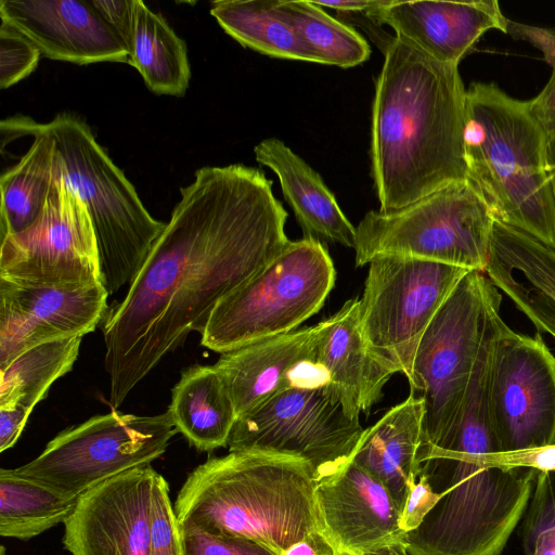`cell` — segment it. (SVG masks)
<instances>
[{
	"mask_svg": "<svg viewBox=\"0 0 555 555\" xmlns=\"http://www.w3.org/2000/svg\"><path fill=\"white\" fill-rule=\"evenodd\" d=\"M287 216L260 169L195 172L126 296L102 322L113 408L289 244Z\"/></svg>",
	"mask_w": 555,
	"mask_h": 555,
	"instance_id": "1",
	"label": "cell"
},
{
	"mask_svg": "<svg viewBox=\"0 0 555 555\" xmlns=\"http://www.w3.org/2000/svg\"><path fill=\"white\" fill-rule=\"evenodd\" d=\"M555 527V472H537L522 524V544L530 555L537 537Z\"/></svg>",
	"mask_w": 555,
	"mask_h": 555,
	"instance_id": "34",
	"label": "cell"
},
{
	"mask_svg": "<svg viewBox=\"0 0 555 555\" xmlns=\"http://www.w3.org/2000/svg\"><path fill=\"white\" fill-rule=\"evenodd\" d=\"M180 534L183 555H278L243 538L214 535L195 528H180Z\"/></svg>",
	"mask_w": 555,
	"mask_h": 555,
	"instance_id": "35",
	"label": "cell"
},
{
	"mask_svg": "<svg viewBox=\"0 0 555 555\" xmlns=\"http://www.w3.org/2000/svg\"><path fill=\"white\" fill-rule=\"evenodd\" d=\"M133 1L134 0H92L94 7L99 10L104 20L118 34L127 51H129L132 40Z\"/></svg>",
	"mask_w": 555,
	"mask_h": 555,
	"instance_id": "38",
	"label": "cell"
},
{
	"mask_svg": "<svg viewBox=\"0 0 555 555\" xmlns=\"http://www.w3.org/2000/svg\"><path fill=\"white\" fill-rule=\"evenodd\" d=\"M81 339L76 336L35 346L0 370V406L20 404L33 412L50 386L72 371Z\"/></svg>",
	"mask_w": 555,
	"mask_h": 555,
	"instance_id": "30",
	"label": "cell"
},
{
	"mask_svg": "<svg viewBox=\"0 0 555 555\" xmlns=\"http://www.w3.org/2000/svg\"><path fill=\"white\" fill-rule=\"evenodd\" d=\"M477 455L421 443L418 475L440 500L405 534L409 555H501L526 513L537 470L486 466Z\"/></svg>",
	"mask_w": 555,
	"mask_h": 555,
	"instance_id": "5",
	"label": "cell"
},
{
	"mask_svg": "<svg viewBox=\"0 0 555 555\" xmlns=\"http://www.w3.org/2000/svg\"><path fill=\"white\" fill-rule=\"evenodd\" d=\"M210 14L244 47L272 57L321 63L279 12L275 0L214 1Z\"/></svg>",
	"mask_w": 555,
	"mask_h": 555,
	"instance_id": "28",
	"label": "cell"
},
{
	"mask_svg": "<svg viewBox=\"0 0 555 555\" xmlns=\"http://www.w3.org/2000/svg\"><path fill=\"white\" fill-rule=\"evenodd\" d=\"M281 555H338L322 532H315L293 544Z\"/></svg>",
	"mask_w": 555,
	"mask_h": 555,
	"instance_id": "42",
	"label": "cell"
},
{
	"mask_svg": "<svg viewBox=\"0 0 555 555\" xmlns=\"http://www.w3.org/2000/svg\"><path fill=\"white\" fill-rule=\"evenodd\" d=\"M390 0H358V1H318L313 2L323 9H333L340 13L367 14L389 3Z\"/></svg>",
	"mask_w": 555,
	"mask_h": 555,
	"instance_id": "43",
	"label": "cell"
},
{
	"mask_svg": "<svg viewBox=\"0 0 555 555\" xmlns=\"http://www.w3.org/2000/svg\"><path fill=\"white\" fill-rule=\"evenodd\" d=\"M156 475L151 465L138 467L81 494L64 522L66 550L72 555H149Z\"/></svg>",
	"mask_w": 555,
	"mask_h": 555,
	"instance_id": "16",
	"label": "cell"
},
{
	"mask_svg": "<svg viewBox=\"0 0 555 555\" xmlns=\"http://www.w3.org/2000/svg\"><path fill=\"white\" fill-rule=\"evenodd\" d=\"M317 483L301 461L234 451L197 466L178 492L173 508L180 528L243 538L281 555L322 532Z\"/></svg>",
	"mask_w": 555,
	"mask_h": 555,
	"instance_id": "3",
	"label": "cell"
},
{
	"mask_svg": "<svg viewBox=\"0 0 555 555\" xmlns=\"http://www.w3.org/2000/svg\"><path fill=\"white\" fill-rule=\"evenodd\" d=\"M424 402L411 392L364 429L352 460L378 478L390 492L400 514L417 479Z\"/></svg>",
	"mask_w": 555,
	"mask_h": 555,
	"instance_id": "24",
	"label": "cell"
},
{
	"mask_svg": "<svg viewBox=\"0 0 555 555\" xmlns=\"http://www.w3.org/2000/svg\"><path fill=\"white\" fill-rule=\"evenodd\" d=\"M399 555H409L404 545L399 546Z\"/></svg>",
	"mask_w": 555,
	"mask_h": 555,
	"instance_id": "47",
	"label": "cell"
},
{
	"mask_svg": "<svg viewBox=\"0 0 555 555\" xmlns=\"http://www.w3.org/2000/svg\"><path fill=\"white\" fill-rule=\"evenodd\" d=\"M439 500L440 495L431 489L427 479L418 475L400 514L401 527L405 534L421 525Z\"/></svg>",
	"mask_w": 555,
	"mask_h": 555,
	"instance_id": "37",
	"label": "cell"
},
{
	"mask_svg": "<svg viewBox=\"0 0 555 555\" xmlns=\"http://www.w3.org/2000/svg\"><path fill=\"white\" fill-rule=\"evenodd\" d=\"M40 51L4 22L0 26V87L5 89L31 74Z\"/></svg>",
	"mask_w": 555,
	"mask_h": 555,
	"instance_id": "33",
	"label": "cell"
},
{
	"mask_svg": "<svg viewBox=\"0 0 555 555\" xmlns=\"http://www.w3.org/2000/svg\"><path fill=\"white\" fill-rule=\"evenodd\" d=\"M31 411L20 404L0 406V451L12 448L21 436Z\"/></svg>",
	"mask_w": 555,
	"mask_h": 555,
	"instance_id": "40",
	"label": "cell"
},
{
	"mask_svg": "<svg viewBox=\"0 0 555 555\" xmlns=\"http://www.w3.org/2000/svg\"><path fill=\"white\" fill-rule=\"evenodd\" d=\"M128 64L137 68L151 91L182 96L191 77L186 44L160 13L133 1L132 40Z\"/></svg>",
	"mask_w": 555,
	"mask_h": 555,
	"instance_id": "27",
	"label": "cell"
},
{
	"mask_svg": "<svg viewBox=\"0 0 555 555\" xmlns=\"http://www.w3.org/2000/svg\"><path fill=\"white\" fill-rule=\"evenodd\" d=\"M149 555H183L167 480L157 473L152 494Z\"/></svg>",
	"mask_w": 555,
	"mask_h": 555,
	"instance_id": "32",
	"label": "cell"
},
{
	"mask_svg": "<svg viewBox=\"0 0 555 555\" xmlns=\"http://www.w3.org/2000/svg\"><path fill=\"white\" fill-rule=\"evenodd\" d=\"M494 217L478 192L460 181L393 210H371L356 227V266L401 256L485 271Z\"/></svg>",
	"mask_w": 555,
	"mask_h": 555,
	"instance_id": "8",
	"label": "cell"
},
{
	"mask_svg": "<svg viewBox=\"0 0 555 555\" xmlns=\"http://www.w3.org/2000/svg\"><path fill=\"white\" fill-rule=\"evenodd\" d=\"M463 147L467 181L494 220L555 248V175L548 139L530 108L492 82L465 93Z\"/></svg>",
	"mask_w": 555,
	"mask_h": 555,
	"instance_id": "4",
	"label": "cell"
},
{
	"mask_svg": "<svg viewBox=\"0 0 555 555\" xmlns=\"http://www.w3.org/2000/svg\"><path fill=\"white\" fill-rule=\"evenodd\" d=\"M320 528L338 555L403 544L400 512L384 483L352 459L315 487Z\"/></svg>",
	"mask_w": 555,
	"mask_h": 555,
	"instance_id": "17",
	"label": "cell"
},
{
	"mask_svg": "<svg viewBox=\"0 0 555 555\" xmlns=\"http://www.w3.org/2000/svg\"><path fill=\"white\" fill-rule=\"evenodd\" d=\"M477 457L486 466L555 472V443L515 451L489 452L478 454Z\"/></svg>",
	"mask_w": 555,
	"mask_h": 555,
	"instance_id": "36",
	"label": "cell"
},
{
	"mask_svg": "<svg viewBox=\"0 0 555 555\" xmlns=\"http://www.w3.org/2000/svg\"><path fill=\"white\" fill-rule=\"evenodd\" d=\"M108 296L102 283L27 285L0 278V370L35 346L93 332Z\"/></svg>",
	"mask_w": 555,
	"mask_h": 555,
	"instance_id": "15",
	"label": "cell"
},
{
	"mask_svg": "<svg viewBox=\"0 0 555 555\" xmlns=\"http://www.w3.org/2000/svg\"><path fill=\"white\" fill-rule=\"evenodd\" d=\"M359 415L331 383L288 386L237 417L229 452L301 461L319 482L352 459L364 433Z\"/></svg>",
	"mask_w": 555,
	"mask_h": 555,
	"instance_id": "9",
	"label": "cell"
},
{
	"mask_svg": "<svg viewBox=\"0 0 555 555\" xmlns=\"http://www.w3.org/2000/svg\"><path fill=\"white\" fill-rule=\"evenodd\" d=\"M168 412L178 433L199 451L228 447L237 413L214 365L193 364L171 390Z\"/></svg>",
	"mask_w": 555,
	"mask_h": 555,
	"instance_id": "26",
	"label": "cell"
},
{
	"mask_svg": "<svg viewBox=\"0 0 555 555\" xmlns=\"http://www.w3.org/2000/svg\"><path fill=\"white\" fill-rule=\"evenodd\" d=\"M530 555H555V527L537 537Z\"/></svg>",
	"mask_w": 555,
	"mask_h": 555,
	"instance_id": "44",
	"label": "cell"
},
{
	"mask_svg": "<svg viewBox=\"0 0 555 555\" xmlns=\"http://www.w3.org/2000/svg\"><path fill=\"white\" fill-rule=\"evenodd\" d=\"M170 413L137 415L111 411L64 429L29 463L15 470L68 496L147 466L177 434Z\"/></svg>",
	"mask_w": 555,
	"mask_h": 555,
	"instance_id": "10",
	"label": "cell"
},
{
	"mask_svg": "<svg viewBox=\"0 0 555 555\" xmlns=\"http://www.w3.org/2000/svg\"><path fill=\"white\" fill-rule=\"evenodd\" d=\"M313 358L359 414L367 413L380 400L385 384L395 374L363 337L358 298L347 300L336 313L317 324Z\"/></svg>",
	"mask_w": 555,
	"mask_h": 555,
	"instance_id": "21",
	"label": "cell"
},
{
	"mask_svg": "<svg viewBox=\"0 0 555 555\" xmlns=\"http://www.w3.org/2000/svg\"><path fill=\"white\" fill-rule=\"evenodd\" d=\"M365 16L374 24L390 26L397 37L430 57L454 65H459L486 31L505 33L508 21L495 0H390Z\"/></svg>",
	"mask_w": 555,
	"mask_h": 555,
	"instance_id": "19",
	"label": "cell"
},
{
	"mask_svg": "<svg viewBox=\"0 0 555 555\" xmlns=\"http://www.w3.org/2000/svg\"><path fill=\"white\" fill-rule=\"evenodd\" d=\"M372 107L371 162L379 210L467 180L465 93L459 65L390 37Z\"/></svg>",
	"mask_w": 555,
	"mask_h": 555,
	"instance_id": "2",
	"label": "cell"
},
{
	"mask_svg": "<svg viewBox=\"0 0 555 555\" xmlns=\"http://www.w3.org/2000/svg\"><path fill=\"white\" fill-rule=\"evenodd\" d=\"M0 278L27 285L102 283L92 221L62 178L51 185L31 227L1 237Z\"/></svg>",
	"mask_w": 555,
	"mask_h": 555,
	"instance_id": "14",
	"label": "cell"
},
{
	"mask_svg": "<svg viewBox=\"0 0 555 555\" xmlns=\"http://www.w3.org/2000/svg\"><path fill=\"white\" fill-rule=\"evenodd\" d=\"M505 34L539 49L545 62L555 68V29L507 21Z\"/></svg>",
	"mask_w": 555,
	"mask_h": 555,
	"instance_id": "39",
	"label": "cell"
},
{
	"mask_svg": "<svg viewBox=\"0 0 555 555\" xmlns=\"http://www.w3.org/2000/svg\"><path fill=\"white\" fill-rule=\"evenodd\" d=\"M548 139V162L553 173L555 175V135L547 137Z\"/></svg>",
	"mask_w": 555,
	"mask_h": 555,
	"instance_id": "45",
	"label": "cell"
},
{
	"mask_svg": "<svg viewBox=\"0 0 555 555\" xmlns=\"http://www.w3.org/2000/svg\"><path fill=\"white\" fill-rule=\"evenodd\" d=\"M335 280L334 263L321 241H291L220 300L201 333V344L224 353L296 331L322 308Z\"/></svg>",
	"mask_w": 555,
	"mask_h": 555,
	"instance_id": "7",
	"label": "cell"
},
{
	"mask_svg": "<svg viewBox=\"0 0 555 555\" xmlns=\"http://www.w3.org/2000/svg\"><path fill=\"white\" fill-rule=\"evenodd\" d=\"M79 498L65 496L20 475L0 469V534L28 540L65 522Z\"/></svg>",
	"mask_w": 555,
	"mask_h": 555,
	"instance_id": "29",
	"label": "cell"
},
{
	"mask_svg": "<svg viewBox=\"0 0 555 555\" xmlns=\"http://www.w3.org/2000/svg\"><path fill=\"white\" fill-rule=\"evenodd\" d=\"M489 408L499 451L555 443V356L542 334L498 323L489 379Z\"/></svg>",
	"mask_w": 555,
	"mask_h": 555,
	"instance_id": "13",
	"label": "cell"
},
{
	"mask_svg": "<svg viewBox=\"0 0 555 555\" xmlns=\"http://www.w3.org/2000/svg\"><path fill=\"white\" fill-rule=\"evenodd\" d=\"M529 104L546 135H555V68L542 91Z\"/></svg>",
	"mask_w": 555,
	"mask_h": 555,
	"instance_id": "41",
	"label": "cell"
},
{
	"mask_svg": "<svg viewBox=\"0 0 555 555\" xmlns=\"http://www.w3.org/2000/svg\"><path fill=\"white\" fill-rule=\"evenodd\" d=\"M23 135L34 137L29 150L0 178L1 237L20 233L35 223L56 179L55 141L43 125L25 116L1 121L2 142Z\"/></svg>",
	"mask_w": 555,
	"mask_h": 555,
	"instance_id": "25",
	"label": "cell"
},
{
	"mask_svg": "<svg viewBox=\"0 0 555 555\" xmlns=\"http://www.w3.org/2000/svg\"><path fill=\"white\" fill-rule=\"evenodd\" d=\"M400 545H403V544H400ZM400 545L387 547V548H384V550H380L378 552L367 554V555H399V546ZM340 555H349V554H340Z\"/></svg>",
	"mask_w": 555,
	"mask_h": 555,
	"instance_id": "46",
	"label": "cell"
},
{
	"mask_svg": "<svg viewBox=\"0 0 555 555\" xmlns=\"http://www.w3.org/2000/svg\"><path fill=\"white\" fill-rule=\"evenodd\" d=\"M493 285L469 271L421 337L409 384L424 402L422 443L440 442L455 426L479 351Z\"/></svg>",
	"mask_w": 555,
	"mask_h": 555,
	"instance_id": "11",
	"label": "cell"
},
{
	"mask_svg": "<svg viewBox=\"0 0 555 555\" xmlns=\"http://www.w3.org/2000/svg\"><path fill=\"white\" fill-rule=\"evenodd\" d=\"M282 16L321 64L344 68L365 62L371 54L367 41L352 27L331 16L313 1H276Z\"/></svg>",
	"mask_w": 555,
	"mask_h": 555,
	"instance_id": "31",
	"label": "cell"
},
{
	"mask_svg": "<svg viewBox=\"0 0 555 555\" xmlns=\"http://www.w3.org/2000/svg\"><path fill=\"white\" fill-rule=\"evenodd\" d=\"M0 18L49 59L128 63L122 40L92 1L0 0Z\"/></svg>",
	"mask_w": 555,
	"mask_h": 555,
	"instance_id": "18",
	"label": "cell"
},
{
	"mask_svg": "<svg viewBox=\"0 0 555 555\" xmlns=\"http://www.w3.org/2000/svg\"><path fill=\"white\" fill-rule=\"evenodd\" d=\"M254 152L256 160L276 175L304 237L354 248L356 227L310 165L276 138L262 140Z\"/></svg>",
	"mask_w": 555,
	"mask_h": 555,
	"instance_id": "23",
	"label": "cell"
},
{
	"mask_svg": "<svg viewBox=\"0 0 555 555\" xmlns=\"http://www.w3.org/2000/svg\"><path fill=\"white\" fill-rule=\"evenodd\" d=\"M315 336L317 325L221 353L214 366L233 400L237 417L283 389L288 373L313 358Z\"/></svg>",
	"mask_w": 555,
	"mask_h": 555,
	"instance_id": "22",
	"label": "cell"
},
{
	"mask_svg": "<svg viewBox=\"0 0 555 555\" xmlns=\"http://www.w3.org/2000/svg\"><path fill=\"white\" fill-rule=\"evenodd\" d=\"M468 272L401 256L370 261L360 298V326L370 350L409 380L421 337Z\"/></svg>",
	"mask_w": 555,
	"mask_h": 555,
	"instance_id": "12",
	"label": "cell"
},
{
	"mask_svg": "<svg viewBox=\"0 0 555 555\" xmlns=\"http://www.w3.org/2000/svg\"><path fill=\"white\" fill-rule=\"evenodd\" d=\"M485 274L534 325L555 339V248L494 220Z\"/></svg>",
	"mask_w": 555,
	"mask_h": 555,
	"instance_id": "20",
	"label": "cell"
},
{
	"mask_svg": "<svg viewBox=\"0 0 555 555\" xmlns=\"http://www.w3.org/2000/svg\"><path fill=\"white\" fill-rule=\"evenodd\" d=\"M42 125L55 141V177L72 188L90 216L101 282L113 295L133 281L166 223L150 215L83 120L60 113Z\"/></svg>",
	"mask_w": 555,
	"mask_h": 555,
	"instance_id": "6",
	"label": "cell"
}]
</instances>
